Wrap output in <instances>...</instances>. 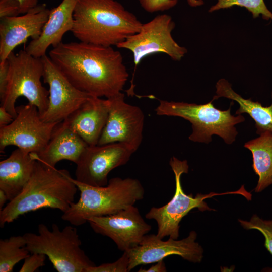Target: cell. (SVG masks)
Here are the masks:
<instances>
[{"mask_svg":"<svg viewBox=\"0 0 272 272\" xmlns=\"http://www.w3.org/2000/svg\"><path fill=\"white\" fill-rule=\"evenodd\" d=\"M139 272H166L167 269L164 259L158 261L148 269L140 268Z\"/></svg>","mask_w":272,"mask_h":272,"instance_id":"cell-33","label":"cell"},{"mask_svg":"<svg viewBox=\"0 0 272 272\" xmlns=\"http://www.w3.org/2000/svg\"><path fill=\"white\" fill-rule=\"evenodd\" d=\"M44 64L43 81L49 86L48 105L40 116L47 122H61L91 95L76 88L51 60L41 57Z\"/></svg>","mask_w":272,"mask_h":272,"instance_id":"cell-15","label":"cell"},{"mask_svg":"<svg viewBox=\"0 0 272 272\" xmlns=\"http://www.w3.org/2000/svg\"><path fill=\"white\" fill-rule=\"evenodd\" d=\"M46 256L42 253H30L24 259L20 272H34L45 265Z\"/></svg>","mask_w":272,"mask_h":272,"instance_id":"cell-28","label":"cell"},{"mask_svg":"<svg viewBox=\"0 0 272 272\" xmlns=\"http://www.w3.org/2000/svg\"><path fill=\"white\" fill-rule=\"evenodd\" d=\"M145 11L149 13L163 12L175 7L178 0H139Z\"/></svg>","mask_w":272,"mask_h":272,"instance_id":"cell-27","label":"cell"},{"mask_svg":"<svg viewBox=\"0 0 272 272\" xmlns=\"http://www.w3.org/2000/svg\"><path fill=\"white\" fill-rule=\"evenodd\" d=\"M9 63L8 60L0 62V100L5 95L8 83Z\"/></svg>","mask_w":272,"mask_h":272,"instance_id":"cell-30","label":"cell"},{"mask_svg":"<svg viewBox=\"0 0 272 272\" xmlns=\"http://www.w3.org/2000/svg\"><path fill=\"white\" fill-rule=\"evenodd\" d=\"M20 5L17 0H0V18L12 17L21 14Z\"/></svg>","mask_w":272,"mask_h":272,"instance_id":"cell-29","label":"cell"},{"mask_svg":"<svg viewBox=\"0 0 272 272\" xmlns=\"http://www.w3.org/2000/svg\"><path fill=\"white\" fill-rule=\"evenodd\" d=\"M213 101L197 104L160 100L155 112L159 116L179 117L190 122L192 132L188 139L192 142L208 144L215 134L227 144H232L238 134L235 125L245 119L241 114H231L232 102L227 110H221L214 106Z\"/></svg>","mask_w":272,"mask_h":272,"instance_id":"cell-5","label":"cell"},{"mask_svg":"<svg viewBox=\"0 0 272 272\" xmlns=\"http://www.w3.org/2000/svg\"><path fill=\"white\" fill-rule=\"evenodd\" d=\"M20 5L21 14H24L38 5V0H17Z\"/></svg>","mask_w":272,"mask_h":272,"instance_id":"cell-32","label":"cell"},{"mask_svg":"<svg viewBox=\"0 0 272 272\" xmlns=\"http://www.w3.org/2000/svg\"><path fill=\"white\" fill-rule=\"evenodd\" d=\"M71 179L80 197L63 213L61 219L73 226L83 225L93 217L116 213L144 198V188L137 179L113 177L104 186H93Z\"/></svg>","mask_w":272,"mask_h":272,"instance_id":"cell-4","label":"cell"},{"mask_svg":"<svg viewBox=\"0 0 272 272\" xmlns=\"http://www.w3.org/2000/svg\"><path fill=\"white\" fill-rule=\"evenodd\" d=\"M108 99V116L97 145L121 143L137 151L143 138L145 115L143 110L139 106L126 103L122 92Z\"/></svg>","mask_w":272,"mask_h":272,"instance_id":"cell-12","label":"cell"},{"mask_svg":"<svg viewBox=\"0 0 272 272\" xmlns=\"http://www.w3.org/2000/svg\"><path fill=\"white\" fill-rule=\"evenodd\" d=\"M49 57L76 88L93 96L122 92L129 77L121 53L112 46L62 42Z\"/></svg>","mask_w":272,"mask_h":272,"instance_id":"cell-1","label":"cell"},{"mask_svg":"<svg viewBox=\"0 0 272 272\" xmlns=\"http://www.w3.org/2000/svg\"><path fill=\"white\" fill-rule=\"evenodd\" d=\"M238 221L245 229L257 230L262 234L265 238L264 246L272 255V220H264L253 215L249 221L241 219Z\"/></svg>","mask_w":272,"mask_h":272,"instance_id":"cell-25","label":"cell"},{"mask_svg":"<svg viewBox=\"0 0 272 272\" xmlns=\"http://www.w3.org/2000/svg\"><path fill=\"white\" fill-rule=\"evenodd\" d=\"M9 63L8 83L3 106L15 118L17 116L15 103L21 96L35 106L40 116L46 111L49 91L42 86L41 79L44 74L42 58L34 57L24 49L17 54L12 52L7 59Z\"/></svg>","mask_w":272,"mask_h":272,"instance_id":"cell-7","label":"cell"},{"mask_svg":"<svg viewBox=\"0 0 272 272\" xmlns=\"http://www.w3.org/2000/svg\"><path fill=\"white\" fill-rule=\"evenodd\" d=\"M129 258L126 251L116 261L88 268L86 272H128Z\"/></svg>","mask_w":272,"mask_h":272,"instance_id":"cell-26","label":"cell"},{"mask_svg":"<svg viewBox=\"0 0 272 272\" xmlns=\"http://www.w3.org/2000/svg\"><path fill=\"white\" fill-rule=\"evenodd\" d=\"M217 1L215 5L210 8L209 12L237 6L246 8L252 13L253 18H256L261 15L263 19L272 20V12L268 9L263 0H217Z\"/></svg>","mask_w":272,"mask_h":272,"instance_id":"cell-24","label":"cell"},{"mask_svg":"<svg viewBox=\"0 0 272 272\" xmlns=\"http://www.w3.org/2000/svg\"><path fill=\"white\" fill-rule=\"evenodd\" d=\"M244 146L252 153V168L258 176L255 192H261L272 184V133H263Z\"/></svg>","mask_w":272,"mask_h":272,"instance_id":"cell-22","label":"cell"},{"mask_svg":"<svg viewBox=\"0 0 272 272\" xmlns=\"http://www.w3.org/2000/svg\"><path fill=\"white\" fill-rule=\"evenodd\" d=\"M88 145L63 121L55 127L44 149L37 154L30 153L36 160L46 166L55 167L61 160L76 164Z\"/></svg>","mask_w":272,"mask_h":272,"instance_id":"cell-19","label":"cell"},{"mask_svg":"<svg viewBox=\"0 0 272 272\" xmlns=\"http://www.w3.org/2000/svg\"><path fill=\"white\" fill-rule=\"evenodd\" d=\"M17 116L8 125L0 127V152L15 146L27 153L39 154L49 142L59 122L43 121L37 108L31 104L16 107Z\"/></svg>","mask_w":272,"mask_h":272,"instance_id":"cell-10","label":"cell"},{"mask_svg":"<svg viewBox=\"0 0 272 272\" xmlns=\"http://www.w3.org/2000/svg\"><path fill=\"white\" fill-rule=\"evenodd\" d=\"M23 236H14L0 240V272H12L16 264L30 253Z\"/></svg>","mask_w":272,"mask_h":272,"instance_id":"cell-23","label":"cell"},{"mask_svg":"<svg viewBox=\"0 0 272 272\" xmlns=\"http://www.w3.org/2000/svg\"><path fill=\"white\" fill-rule=\"evenodd\" d=\"M216 88V95L213 97L214 100L225 97L236 101L239 107L235 114H248L255 122L257 134L260 135L266 132L272 133V102L269 106L265 107L258 101L244 99L236 93L232 89L231 84L224 79H221L217 82Z\"/></svg>","mask_w":272,"mask_h":272,"instance_id":"cell-21","label":"cell"},{"mask_svg":"<svg viewBox=\"0 0 272 272\" xmlns=\"http://www.w3.org/2000/svg\"><path fill=\"white\" fill-rule=\"evenodd\" d=\"M175 180V190L172 198L166 205L157 208L152 207L146 214L148 219L155 220L158 225L157 236L163 239L166 236L177 239L179 235V224L188 213L193 209L199 211L213 210L210 208L205 199L218 194L198 193L195 196L192 194H186L182 187L181 177L184 173H188L189 165L186 160H180L172 157L169 161Z\"/></svg>","mask_w":272,"mask_h":272,"instance_id":"cell-8","label":"cell"},{"mask_svg":"<svg viewBox=\"0 0 272 272\" xmlns=\"http://www.w3.org/2000/svg\"><path fill=\"white\" fill-rule=\"evenodd\" d=\"M50 10L38 4L21 16L6 17L0 21V62L5 61L14 49L28 38L40 36Z\"/></svg>","mask_w":272,"mask_h":272,"instance_id":"cell-16","label":"cell"},{"mask_svg":"<svg viewBox=\"0 0 272 272\" xmlns=\"http://www.w3.org/2000/svg\"><path fill=\"white\" fill-rule=\"evenodd\" d=\"M9 201L5 193L2 190H0V211L4 207L5 203Z\"/></svg>","mask_w":272,"mask_h":272,"instance_id":"cell-34","label":"cell"},{"mask_svg":"<svg viewBox=\"0 0 272 272\" xmlns=\"http://www.w3.org/2000/svg\"><path fill=\"white\" fill-rule=\"evenodd\" d=\"M78 0H62L50 10L49 15L40 36L32 40L24 50L31 55L41 58L46 55L47 49L55 47L62 42L64 34L71 31L73 13Z\"/></svg>","mask_w":272,"mask_h":272,"instance_id":"cell-18","label":"cell"},{"mask_svg":"<svg viewBox=\"0 0 272 272\" xmlns=\"http://www.w3.org/2000/svg\"><path fill=\"white\" fill-rule=\"evenodd\" d=\"M36 161L30 154L18 148L0 162V190L9 201L22 191L32 176Z\"/></svg>","mask_w":272,"mask_h":272,"instance_id":"cell-20","label":"cell"},{"mask_svg":"<svg viewBox=\"0 0 272 272\" xmlns=\"http://www.w3.org/2000/svg\"><path fill=\"white\" fill-rule=\"evenodd\" d=\"M169 238L163 241L155 234L145 235L138 246L126 251L129 258V271L140 265L156 263L173 255L191 262L201 261L203 250L196 242V232L191 231L187 237L180 240Z\"/></svg>","mask_w":272,"mask_h":272,"instance_id":"cell-13","label":"cell"},{"mask_svg":"<svg viewBox=\"0 0 272 272\" xmlns=\"http://www.w3.org/2000/svg\"><path fill=\"white\" fill-rule=\"evenodd\" d=\"M109 109L108 98L91 95L63 121L88 146L96 145L106 123Z\"/></svg>","mask_w":272,"mask_h":272,"instance_id":"cell-17","label":"cell"},{"mask_svg":"<svg viewBox=\"0 0 272 272\" xmlns=\"http://www.w3.org/2000/svg\"><path fill=\"white\" fill-rule=\"evenodd\" d=\"M136 152L121 143L88 146L76 164L75 179L93 186H104L114 169L126 164Z\"/></svg>","mask_w":272,"mask_h":272,"instance_id":"cell-11","label":"cell"},{"mask_svg":"<svg viewBox=\"0 0 272 272\" xmlns=\"http://www.w3.org/2000/svg\"><path fill=\"white\" fill-rule=\"evenodd\" d=\"M14 119L13 116L2 106L0 107V127L9 124Z\"/></svg>","mask_w":272,"mask_h":272,"instance_id":"cell-31","label":"cell"},{"mask_svg":"<svg viewBox=\"0 0 272 272\" xmlns=\"http://www.w3.org/2000/svg\"><path fill=\"white\" fill-rule=\"evenodd\" d=\"M23 236L29 252L45 254L58 272H86L96 265L81 248V240L74 226L60 230L54 223L50 230L46 225L40 224L38 234L26 233Z\"/></svg>","mask_w":272,"mask_h":272,"instance_id":"cell-6","label":"cell"},{"mask_svg":"<svg viewBox=\"0 0 272 272\" xmlns=\"http://www.w3.org/2000/svg\"><path fill=\"white\" fill-rule=\"evenodd\" d=\"M71 30L79 41L116 46L139 31L142 23L116 0H78Z\"/></svg>","mask_w":272,"mask_h":272,"instance_id":"cell-2","label":"cell"},{"mask_svg":"<svg viewBox=\"0 0 272 272\" xmlns=\"http://www.w3.org/2000/svg\"><path fill=\"white\" fill-rule=\"evenodd\" d=\"M88 222L95 233L110 238L123 252L138 246L152 228L134 205L112 215L92 217Z\"/></svg>","mask_w":272,"mask_h":272,"instance_id":"cell-14","label":"cell"},{"mask_svg":"<svg viewBox=\"0 0 272 272\" xmlns=\"http://www.w3.org/2000/svg\"><path fill=\"white\" fill-rule=\"evenodd\" d=\"M71 177L66 170L36 160L32 176L22 191L0 211V227L42 208L58 209L62 213L68 210L78 190Z\"/></svg>","mask_w":272,"mask_h":272,"instance_id":"cell-3","label":"cell"},{"mask_svg":"<svg viewBox=\"0 0 272 272\" xmlns=\"http://www.w3.org/2000/svg\"><path fill=\"white\" fill-rule=\"evenodd\" d=\"M175 27V24L170 15H158L150 21L142 23L138 32L128 36L116 47L132 52L135 66L145 57L158 52L165 53L172 59L179 61L187 50L173 39L171 33Z\"/></svg>","mask_w":272,"mask_h":272,"instance_id":"cell-9","label":"cell"}]
</instances>
